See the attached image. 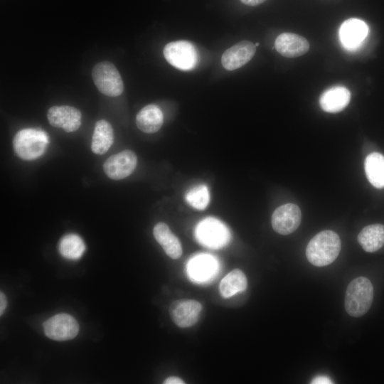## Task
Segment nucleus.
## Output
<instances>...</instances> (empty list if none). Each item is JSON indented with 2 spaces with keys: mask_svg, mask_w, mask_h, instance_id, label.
<instances>
[{
  "mask_svg": "<svg viewBox=\"0 0 384 384\" xmlns=\"http://www.w3.org/2000/svg\"><path fill=\"white\" fill-rule=\"evenodd\" d=\"M351 100V92L346 87L338 85L326 90L319 97L321 109L329 113H337L345 109Z\"/></svg>",
  "mask_w": 384,
  "mask_h": 384,
  "instance_id": "obj_15",
  "label": "nucleus"
},
{
  "mask_svg": "<svg viewBox=\"0 0 384 384\" xmlns=\"http://www.w3.org/2000/svg\"><path fill=\"white\" fill-rule=\"evenodd\" d=\"M358 241L366 252L378 250L384 245V225L372 224L366 226L358 234Z\"/></svg>",
  "mask_w": 384,
  "mask_h": 384,
  "instance_id": "obj_19",
  "label": "nucleus"
},
{
  "mask_svg": "<svg viewBox=\"0 0 384 384\" xmlns=\"http://www.w3.org/2000/svg\"><path fill=\"white\" fill-rule=\"evenodd\" d=\"M202 308L201 304L196 300L182 299L173 302L169 312L177 326L188 328L198 321Z\"/></svg>",
  "mask_w": 384,
  "mask_h": 384,
  "instance_id": "obj_9",
  "label": "nucleus"
},
{
  "mask_svg": "<svg viewBox=\"0 0 384 384\" xmlns=\"http://www.w3.org/2000/svg\"><path fill=\"white\" fill-rule=\"evenodd\" d=\"M43 327L47 337L60 341L74 338L79 331V324L75 319L65 313L48 319L43 324Z\"/></svg>",
  "mask_w": 384,
  "mask_h": 384,
  "instance_id": "obj_6",
  "label": "nucleus"
},
{
  "mask_svg": "<svg viewBox=\"0 0 384 384\" xmlns=\"http://www.w3.org/2000/svg\"><path fill=\"white\" fill-rule=\"evenodd\" d=\"M368 33V27L363 21L349 18L343 21L340 27V41L346 49L354 50L362 44Z\"/></svg>",
  "mask_w": 384,
  "mask_h": 384,
  "instance_id": "obj_13",
  "label": "nucleus"
},
{
  "mask_svg": "<svg viewBox=\"0 0 384 384\" xmlns=\"http://www.w3.org/2000/svg\"><path fill=\"white\" fill-rule=\"evenodd\" d=\"M277 51L286 58H296L305 54L309 48V41L303 36L293 33H282L274 43Z\"/></svg>",
  "mask_w": 384,
  "mask_h": 384,
  "instance_id": "obj_14",
  "label": "nucleus"
},
{
  "mask_svg": "<svg viewBox=\"0 0 384 384\" xmlns=\"http://www.w3.org/2000/svg\"><path fill=\"white\" fill-rule=\"evenodd\" d=\"M7 306V299L5 294L1 292H0V315L1 316Z\"/></svg>",
  "mask_w": 384,
  "mask_h": 384,
  "instance_id": "obj_27",
  "label": "nucleus"
},
{
  "mask_svg": "<svg viewBox=\"0 0 384 384\" xmlns=\"http://www.w3.org/2000/svg\"><path fill=\"white\" fill-rule=\"evenodd\" d=\"M164 122V115L156 105H146L139 110L136 117L137 127L143 132L151 134L158 132Z\"/></svg>",
  "mask_w": 384,
  "mask_h": 384,
  "instance_id": "obj_17",
  "label": "nucleus"
},
{
  "mask_svg": "<svg viewBox=\"0 0 384 384\" xmlns=\"http://www.w3.org/2000/svg\"><path fill=\"white\" fill-rule=\"evenodd\" d=\"M302 213L298 206L286 203L275 209L272 215V226L280 235H289L299 226Z\"/></svg>",
  "mask_w": 384,
  "mask_h": 384,
  "instance_id": "obj_10",
  "label": "nucleus"
},
{
  "mask_svg": "<svg viewBox=\"0 0 384 384\" xmlns=\"http://www.w3.org/2000/svg\"><path fill=\"white\" fill-rule=\"evenodd\" d=\"M313 384H328L333 383L331 380L325 375H318L315 377L311 382Z\"/></svg>",
  "mask_w": 384,
  "mask_h": 384,
  "instance_id": "obj_25",
  "label": "nucleus"
},
{
  "mask_svg": "<svg viewBox=\"0 0 384 384\" xmlns=\"http://www.w3.org/2000/svg\"><path fill=\"white\" fill-rule=\"evenodd\" d=\"M85 244L82 239L78 235L70 233L63 236L58 245L60 254L68 260H78L80 258L85 250Z\"/></svg>",
  "mask_w": 384,
  "mask_h": 384,
  "instance_id": "obj_22",
  "label": "nucleus"
},
{
  "mask_svg": "<svg viewBox=\"0 0 384 384\" xmlns=\"http://www.w3.org/2000/svg\"><path fill=\"white\" fill-rule=\"evenodd\" d=\"M153 235L169 257L176 260L181 256L183 250L181 242L166 223H156L153 229Z\"/></svg>",
  "mask_w": 384,
  "mask_h": 384,
  "instance_id": "obj_16",
  "label": "nucleus"
},
{
  "mask_svg": "<svg viewBox=\"0 0 384 384\" xmlns=\"http://www.w3.org/2000/svg\"><path fill=\"white\" fill-rule=\"evenodd\" d=\"M240 1L245 5L255 6L261 4L266 0H240Z\"/></svg>",
  "mask_w": 384,
  "mask_h": 384,
  "instance_id": "obj_28",
  "label": "nucleus"
},
{
  "mask_svg": "<svg viewBox=\"0 0 384 384\" xmlns=\"http://www.w3.org/2000/svg\"><path fill=\"white\" fill-rule=\"evenodd\" d=\"M196 233L200 242L212 248L224 246L230 238L227 228L213 218L202 220L196 227Z\"/></svg>",
  "mask_w": 384,
  "mask_h": 384,
  "instance_id": "obj_7",
  "label": "nucleus"
},
{
  "mask_svg": "<svg viewBox=\"0 0 384 384\" xmlns=\"http://www.w3.org/2000/svg\"><path fill=\"white\" fill-rule=\"evenodd\" d=\"M215 270L214 259L209 255H199L190 261L188 272L193 278L198 280L206 279Z\"/></svg>",
  "mask_w": 384,
  "mask_h": 384,
  "instance_id": "obj_23",
  "label": "nucleus"
},
{
  "mask_svg": "<svg viewBox=\"0 0 384 384\" xmlns=\"http://www.w3.org/2000/svg\"><path fill=\"white\" fill-rule=\"evenodd\" d=\"M255 51L256 46L253 43L248 41H240L223 53L221 63L227 70L238 69L252 58Z\"/></svg>",
  "mask_w": 384,
  "mask_h": 384,
  "instance_id": "obj_12",
  "label": "nucleus"
},
{
  "mask_svg": "<svg viewBox=\"0 0 384 384\" xmlns=\"http://www.w3.org/2000/svg\"><path fill=\"white\" fill-rule=\"evenodd\" d=\"M137 164V155L127 149L110 156L103 164V170L110 178L120 180L129 176Z\"/></svg>",
  "mask_w": 384,
  "mask_h": 384,
  "instance_id": "obj_8",
  "label": "nucleus"
},
{
  "mask_svg": "<svg viewBox=\"0 0 384 384\" xmlns=\"http://www.w3.org/2000/svg\"><path fill=\"white\" fill-rule=\"evenodd\" d=\"M164 384H185V382L177 376H170L163 383Z\"/></svg>",
  "mask_w": 384,
  "mask_h": 384,
  "instance_id": "obj_26",
  "label": "nucleus"
},
{
  "mask_svg": "<svg viewBox=\"0 0 384 384\" xmlns=\"http://www.w3.org/2000/svg\"><path fill=\"white\" fill-rule=\"evenodd\" d=\"M48 142V136L44 131L27 128L16 134L13 146L18 157L26 161H31L44 154Z\"/></svg>",
  "mask_w": 384,
  "mask_h": 384,
  "instance_id": "obj_3",
  "label": "nucleus"
},
{
  "mask_svg": "<svg viewBox=\"0 0 384 384\" xmlns=\"http://www.w3.org/2000/svg\"><path fill=\"white\" fill-rule=\"evenodd\" d=\"M185 198L193 208L204 210L210 201L208 189L205 185L196 186L187 192Z\"/></svg>",
  "mask_w": 384,
  "mask_h": 384,
  "instance_id": "obj_24",
  "label": "nucleus"
},
{
  "mask_svg": "<svg viewBox=\"0 0 384 384\" xmlns=\"http://www.w3.org/2000/svg\"><path fill=\"white\" fill-rule=\"evenodd\" d=\"M247 281L245 274L240 269H234L221 280L219 291L224 298H229L234 294L245 290Z\"/></svg>",
  "mask_w": 384,
  "mask_h": 384,
  "instance_id": "obj_21",
  "label": "nucleus"
},
{
  "mask_svg": "<svg viewBox=\"0 0 384 384\" xmlns=\"http://www.w3.org/2000/svg\"><path fill=\"white\" fill-rule=\"evenodd\" d=\"M81 112L73 107L53 106L47 113L48 120L53 127L61 128L66 132H75L81 124Z\"/></svg>",
  "mask_w": 384,
  "mask_h": 384,
  "instance_id": "obj_11",
  "label": "nucleus"
},
{
  "mask_svg": "<svg viewBox=\"0 0 384 384\" xmlns=\"http://www.w3.org/2000/svg\"><path fill=\"white\" fill-rule=\"evenodd\" d=\"M114 132L111 124L105 119L96 122L91 148L96 154H103L108 151L113 143Z\"/></svg>",
  "mask_w": 384,
  "mask_h": 384,
  "instance_id": "obj_18",
  "label": "nucleus"
},
{
  "mask_svg": "<svg viewBox=\"0 0 384 384\" xmlns=\"http://www.w3.org/2000/svg\"><path fill=\"white\" fill-rule=\"evenodd\" d=\"M92 76L97 90L103 95L117 97L123 92L122 79L112 63L103 61L97 63L92 69Z\"/></svg>",
  "mask_w": 384,
  "mask_h": 384,
  "instance_id": "obj_4",
  "label": "nucleus"
},
{
  "mask_svg": "<svg viewBox=\"0 0 384 384\" xmlns=\"http://www.w3.org/2000/svg\"><path fill=\"white\" fill-rule=\"evenodd\" d=\"M163 53L169 63L181 70L193 69L198 62L196 49L187 41L170 42L165 46Z\"/></svg>",
  "mask_w": 384,
  "mask_h": 384,
  "instance_id": "obj_5",
  "label": "nucleus"
},
{
  "mask_svg": "<svg viewBox=\"0 0 384 384\" xmlns=\"http://www.w3.org/2000/svg\"><path fill=\"white\" fill-rule=\"evenodd\" d=\"M255 45V46L257 47V46H259V43H256Z\"/></svg>",
  "mask_w": 384,
  "mask_h": 384,
  "instance_id": "obj_29",
  "label": "nucleus"
},
{
  "mask_svg": "<svg viewBox=\"0 0 384 384\" xmlns=\"http://www.w3.org/2000/svg\"><path fill=\"white\" fill-rule=\"evenodd\" d=\"M364 169L368 181L377 188H384V156L373 152L367 156Z\"/></svg>",
  "mask_w": 384,
  "mask_h": 384,
  "instance_id": "obj_20",
  "label": "nucleus"
},
{
  "mask_svg": "<svg viewBox=\"0 0 384 384\" xmlns=\"http://www.w3.org/2000/svg\"><path fill=\"white\" fill-rule=\"evenodd\" d=\"M341 247V240L336 233L323 230L310 240L306 248V256L314 266H326L337 258Z\"/></svg>",
  "mask_w": 384,
  "mask_h": 384,
  "instance_id": "obj_1",
  "label": "nucleus"
},
{
  "mask_svg": "<svg viewBox=\"0 0 384 384\" xmlns=\"http://www.w3.org/2000/svg\"><path fill=\"white\" fill-rule=\"evenodd\" d=\"M373 299V287L364 277L352 280L346 292L345 309L351 316L360 317L370 309Z\"/></svg>",
  "mask_w": 384,
  "mask_h": 384,
  "instance_id": "obj_2",
  "label": "nucleus"
}]
</instances>
